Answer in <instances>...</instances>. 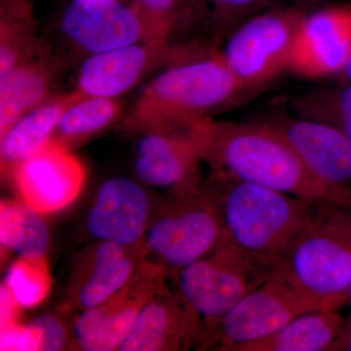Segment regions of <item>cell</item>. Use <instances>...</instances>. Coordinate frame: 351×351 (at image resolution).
Here are the masks:
<instances>
[{"mask_svg":"<svg viewBox=\"0 0 351 351\" xmlns=\"http://www.w3.org/2000/svg\"><path fill=\"white\" fill-rule=\"evenodd\" d=\"M201 159L212 170L317 203L351 206V189L321 181L287 141L263 120H204L195 126Z\"/></svg>","mask_w":351,"mask_h":351,"instance_id":"1","label":"cell"},{"mask_svg":"<svg viewBox=\"0 0 351 351\" xmlns=\"http://www.w3.org/2000/svg\"><path fill=\"white\" fill-rule=\"evenodd\" d=\"M339 311H314L297 316L274 334L234 351H329L345 325Z\"/></svg>","mask_w":351,"mask_h":351,"instance_id":"19","label":"cell"},{"mask_svg":"<svg viewBox=\"0 0 351 351\" xmlns=\"http://www.w3.org/2000/svg\"><path fill=\"white\" fill-rule=\"evenodd\" d=\"M61 27L66 38L89 56L141 41L158 40L141 14L120 0H73L64 9Z\"/></svg>","mask_w":351,"mask_h":351,"instance_id":"9","label":"cell"},{"mask_svg":"<svg viewBox=\"0 0 351 351\" xmlns=\"http://www.w3.org/2000/svg\"><path fill=\"white\" fill-rule=\"evenodd\" d=\"M80 95L75 90L73 93L43 101L2 134L0 145L2 167L14 170L43 149L52 137L64 110Z\"/></svg>","mask_w":351,"mask_h":351,"instance_id":"18","label":"cell"},{"mask_svg":"<svg viewBox=\"0 0 351 351\" xmlns=\"http://www.w3.org/2000/svg\"><path fill=\"white\" fill-rule=\"evenodd\" d=\"M0 243L20 258H43L49 249L50 234L40 212L25 201L2 204Z\"/></svg>","mask_w":351,"mask_h":351,"instance_id":"22","label":"cell"},{"mask_svg":"<svg viewBox=\"0 0 351 351\" xmlns=\"http://www.w3.org/2000/svg\"><path fill=\"white\" fill-rule=\"evenodd\" d=\"M348 306H350L351 307V288H350V294H348Z\"/></svg>","mask_w":351,"mask_h":351,"instance_id":"34","label":"cell"},{"mask_svg":"<svg viewBox=\"0 0 351 351\" xmlns=\"http://www.w3.org/2000/svg\"><path fill=\"white\" fill-rule=\"evenodd\" d=\"M203 188L218 209L223 237L272 269L317 205L217 171Z\"/></svg>","mask_w":351,"mask_h":351,"instance_id":"2","label":"cell"},{"mask_svg":"<svg viewBox=\"0 0 351 351\" xmlns=\"http://www.w3.org/2000/svg\"><path fill=\"white\" fill-rule=\"evenodd\" d=\"M339 76L341 80H351V60Z\"/></svg>","mask_w":351,"mask_h":351,"instance_id":"31","label":"cell"},{"mask_svg":"<svg viewBox=\"0 0 351 351\" xmlns=\"http://www.w3.org/2000/svg\"><path fill=\"white\" fill-rule=\"evenodd\" d=\"M270 4L271 0H182V16L197 14L210 20L219 34L230 36L244 21Z\"/></svg>","mask_w":351,"mask_h":351,"instance_id":"25","label":"cell"},{"mask_svg":"<svg viewBox=\"0 0 351 351\" xmlns=\"http://www.w3.org/2000/svg\"><path fill=\"white\" fill-rule=\"evenodd\" d=\"M263 121L282 135L318 179L337 188L351 189V142L341 131L284 113Z\"/></svg>","mask_w":351,"mask_h":351,"instance_id":"12","label":"cell"},{"mask_svg":"<svg viewBox=\"0 0 351 351\" xmlns=\"http://www.w3.org/2000/svg\"><path fill=\"white\" fill-rule=\"evenodd\" d=\"M295 115L341 131L351 142V80L314 88L292 100Z\"/></svg>","mask_w":351,"mask_h":351,"instance_id":"24","label":"cell"},{"mask_svg":"<svg viewBox=\"0 0 351 351\" xmlns=\"http://www.w3.org/2000/svg\"><path fill=\"white\" fill-rule=\"evenodd\" d=\"M128 284L112 299L93 308L83 309L75 319V338L82 350L110 351L119 346L130 331L138 311L152 294L132 290Z\"/></svg>","mask_w":351,"mask_h":351,"instance_id":"17","label":"cell"},{"mask_svg":"<svg viewBox=\"0 0 351 351\" xmlns=\"http://www.w3.org/2000/svg\"><path fill=\"white\" fill-rule=\"evenodd\" d=\"M223 235L218 209L202 184L189 193H172L143 241L156 267L172 274L209 253Z\"/></svg>","mask_w":351,"mask_h":351,"instance_id":"8","label":"cell"},{"mask_svg":"<svg viewBox=\"0 0 351 351\" xmlns=\"http://www.w3.org/2000/svg\"><path fill=\"white\" fill-rule=\"evenodd\" d=\"M188 132L149 131L138 140L135 171L141 181L184 193L200 189L199 147Z\"/></svg>","mask_w":351,"mask_h":351,"instance_id":"11","label":"cell"},{"mask_svg":"<svg viewBox=\"0 0 351 351\" xmlns=\"http://www.w3.org/2000/svg\"><path fill=\"white\" fill-rule=\"evenodd\" d=\"M291 1L299 2L302 4L317 3V2L324 1V0H291Z\"/></svg>","mask_w":351,"mask_h":351,"instance_id":"32","label":"cell"},{"mask_svg":"<svg viewBox=\"0 0 351 351\" xmlns=\"http://www.w3.org/2000/svg\"><path fill=\"white\" fill-rule=\"evenodd\" d=\"M314 311L326 309L302 295L274 270L262 285L226 315L201 327L195 346L201 350L234 351L274 334L297 316Z\"/></svg>","mask_w":351,"mask_h":351,"instance_id":"7","label":"cell"},{"mask_svg":"<svg viewBox=\"0 0 351 351\" xmlns=\"http://www.w3.org/2000/svg\"><path fill=\"white\" fill-rule=\"evenodd\" d=\"M351 60V4L306 14L289 71L306 78L339 75Z\"/></svg>","mask_w":351,"mask_h":351,"instance_id":"10","label":"cell"},{"mask_svg":"<svg viewBox=\"0 0 351 351\" xmlns=\"http://www.w3.org/2000/svg\"><path fill=\"white\" fill-rule=\"evenodd\" d=\"M41 337L36 328L11 323L1 328L0 350L14 351L40 350Z\"/></svg>","mask_w":351,"mask_h":351,"instance_id":"28","label":"cell"},{"mask_svg":"<svg viewBox=\"0 0 351 351\" xmlns=\"http://www.w3.org/2000/svg\"><path fill=\"white\" fill-rule=\"evenodd\" d=\"M329 351H351V329L341 330Z\"/></svg>","mask_w":351,"mask_h":351,"instance_id":"30","label":"cell"},{"mask_svg":"<svg viewBox=\"0 0 351 351\" xmlns=\"http://www.w3.org/2000/svg\"><path fill=\"white\" fill-rule=\"evenodd\" d=\"M165 49L164 41L145 40L90 55L80 66L76 90L83 96L117 99L144 78Z\"/></svg>","mask_w":351,"mask_h":351,"instance_id":"16","label":"cell"},{"mask_svg":"<svg viewBox=\"0 0 351 351\" xmlns=\"http://www.w3.org/2000/svg\"><path fill=\"white\" fill-rule=\"evenodd\" d=\"M152 36L166 41L170 32L182 16V0H134Z\"/></svg>","mask_w":351,"mask_h":351,"instance_id":"27","label":"cell"},{"mask_svg":"<svg viewBox=\"0 0 351 351\" xmlns=\"http://www.w3.org/2000/svg\"><path fill=\"white\" fill-rule=\"evenodd\" d=\"M130 247L100 241L94 254L93 267L77 295L83 309L93 308L112 299L134 276L135 263Z\"/></svg>","mask_w":351,"mask_h":351,"instance_id":"21","label":"cell"},{"mask_svg":"<svg viewBox=\"0 0 351 351\" xmlns=\"http://www.w3.org/2000/svg\"><path fill=\"white\" fill-rule=\"evenodd\" d=\"M272 271L269 265L245 253L223 235L209 253L172 276L178 294L199 317L201 328L226 315Z\"/></svg>","mask_w":351,"mask_h":351,"instance_id":"5","label":"cell"},{"mask_svg":"<svg viewBox=\"0 0 351 351\" xmlns=\"http://www.w3.org/2000/svg\"><path fill=\"white\" fill-rule=\"evenodd\" d=\"M249 95L218 53L159 73L138 97L133 120L149 131H191Z\"/></svg>","mask_w":351,"mask_h":351,"instance_id":"4","label":"cell"},{"mask_svg":"<svg viewBox=\"0 0 351 351\" xmlns=\"http://www.w3.org/2000/svg\"><path fill=\"white\" fill-rule=\"evenodd\" d=\"M200 325L181 295L162 284L140 309L117 350H186L195 346Z\"/></svg>","mask_w":351,"mask_h":351,"instance_id":"14","label":"cell"},{"mask_svg":"<svg viewBox=\"0 0 351 351\" xmlns=\"http://www.w3.org/2000/svg\"><path fill=\"white\" fill-rule=\"evenodd\" d=\"M27 324L36 328L40 334V350H61L66 346L68 332L63 323L55 316L44 314L34 318Z\"/></svg>","mask_w":351,"mask_h":351,"instance_id":"29","label":"cell"},{"mask_svg":"<svg viewBox=\"0 0 351 351\" xmlns=\"http://www.w3.org/2000/svg\"><path fill=\"white\" fill-rule=\"evenodd\" d=\"M4 287L21 308H31L43 301L50 288L49 276L41 260L21 258L9 269Z\"/></svg>","mask_w":351,"mask_h":351,"instance_id":"26","label":"cell"},{"mask_svg":"<svg viewBox=\"0 0 351 351\" xmlns=\"http://www.w3.org/2000/svg\"><path fill=\"white\" fill-rule=\"evenodd\" d=\"M119 113L117 99L80 95L64 110L49 142L66 147L69 142L82 140L107 128Z\"/></svg>","mask_w":351,"mask_h":351,"instance_id":"23","label":"cell"},{"mask_svg":"<svg viewBox=\"0 0 351 351\" xmlns=\"http://www.w3.org/2000/svg\"><path fill=\"white\" fill-rule=\"evenodd\" d=\"M149 215V198L142 186L126 178H112L99 189L87 230L99 241L135 246L144 237Z\"/></svg>","mask_w":351,"mask_h":351,"instance_id":"15","label":"cell"},{"mask_svg":"<svg viewBox=\"0 0 351 351\" xmlns=\"http://www.w3.org/2000/svg\"><path fill=\"white\" fill-rule=\"evenodd\" d=\"M14 173L25 202L40 213L57 211L73 202L85 179L82 162L66 147L51 142Z\"/></svg>","mask_w":351,"mask_h":351,"instance_id":"13","label":"cell"},{"mask_svg":"<svg viewBox=\"0 0 351 351\" xmlns=\"http://www.w3.org/2000/svg\"><path fill=\"white\" fill-rule=\"evenodd\" d=\"M51 73L41 62L27 60L0 77V134L46 101Z\"/></svg>","mask_w":351,"mask_h":351,"instance_id":"20","label":"cell"},{"mask_svg":"<svg viewBox=\"0 0 351 351\" xmlns=\"http://www.w3.org/2000/svg\"><path fill=\"white\" fill-rule=\"evenodd\" d=\"M343 329H351V311L350 313L348 314V317L346 318Z\"/></svg>","mask_w":351,"mask_h":351,"instance_id":"33","label":"cell"},{"mask_svg":"<svg viewBox=\"0 0 351 351\" xmlns=\"http://www.w3.org/2000/svg\"><path fill=\"white\" fill-rule=\"evenodd\" d=\"M306 15L295 7L269 9L248 18L228 36L219 55L251 94L289 71Z\"/></svg>","mask_w":351,"mask_h":351,"instance_id":"6","label":"cell"},{"mask_svg":"<svg viewBox=\"0 0 351 351\" xmlns=\"http://www.w3.org/2000/svg\"><path fill=\"white\" fill-rule=\"evenodd\" d=\"M302 295L326 311L348 306L351 288V206L320 203L274 265Z\"/></svg>","mask_w":351,"mask_h":351,"instance_id":"3","label":"cell"}]
</instances>
